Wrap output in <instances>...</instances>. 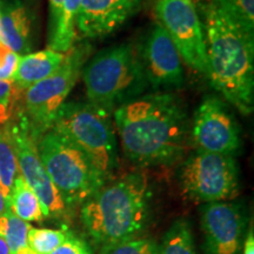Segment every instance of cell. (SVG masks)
Wrapping results in <instances>:
<instances>
[{"instance_id": "obj_1", "label": "cell", "mask_w": 254, "mask_h": 254, "mask_svg": "<svg viewBox=\"0 0 254 254\" xmlns=\"http://www.w3.org/2000/svg\"><path fill=\"white\" fill-rule=\"evenodd\" d=\"M113 120L124 153L133 164L171 165L185 153L190 122L177 95L142 94L114 111Z\"/></svg>"}, {"instance_id": "obj_2", "label": "cell", "mask_w": 254, "mask_h": 254, "mask_svg": "<svg viewBox=\"0 0 254 254\" xmlns=\"http://www.w3.org/2000/svg\"><path fill=\"white\" fill-rule=\"evenodd\" d=\"M207 77L215 91L243 114L254 109V36L209 1L204 7Z\"/></svg>"}, {"instance_id": "obj_3", "label": "cell", "mask_w": 254, "mask_h": 254, "mask_svg": "<svg viewBox=\"0 0 254 254\" xmlns=\"http://www.w3.org/2000/svg\"><path fill=\"white\" fill-rule=\"evenodd\" d=\"M151 212L147 177L133 172L106 182L81 205L85 230L101 246L141 237Z\"/></svg>"}, {"instance_id": "obj_4", "label": "cell", "mask_w": 254, "mask_h": 254, "mask_svg": "<svg viewBox=\"0 0 254 254\" xmlns=\"http://www.w3.org/2000/svg\"><path fill=\"white\" fill-rule=\"evenodd\" d=\"M81 74L88 103L110 114L148 87L138 49L131 44L100 51Z\"/></svg>"}, {"instance_id": "obj_5", "label": "cell", "mask_w": 254, "mask_h": 254, "mask_svg": "<svg viewBox=\"0 0 254 254\" xmlns=\"http://www.w3.org/2000/svg\"><path fill=\"white\" fill-rule=\"evenodd\" d=\"M51 129L86 154L109 182L118 167V144L110 113L90 103L65 101Z\"/></svg>"}, {"instance_id": "obj_6", "label": "cell", "mask_w": 254, "mask_h": 254, "mask_svg": "<svg viewBox=\"0 0 254 254\" xmlns=\"http://www.w3.org/2000/svg\"><path fill=\"white\" fill-rule=\"evenodd\" d=\"M37 147L66 207L82 205L107 182L86 154L53 129L38 139Z\"/></svg>"}, {"instance_id": "obj_7", "label": "cell", "mask_w": 254, "mask_h": 254, "mask_svg": "<svg viewBox=\"0 0 254 254\" xmlns=\"http://www.w3.org/2000/svg\"><path fill=\"white\" fill-rule=\"evenodd\" d=\"M90 51L87 45L72 47L53 74L25 90L24 118L37 141L52 127L59 109L80 77Z\"/></svg>"}, {"instance_id": "obj_8", "label": "cell", "mask_w": 254, "mask_h": 254, "mask_svg": "<svg viewBox=\"0 0 254 254\" xmlns=\"http://www.w3.org/2000/svg\"><path fill=\"white\" fill-rule=\"evenodd\" d=\"M179 182L193 201H231L239 193V166L232 155L196 150L180 167Z\"/></svg>"}, {"instance_id": "obj_9", "label": "cell", "mask_w": 254, "mask_h": 254, "mask_svg": "<svg viewBox=\"0 0 254 254\" xmlns=\"http://www.w3.org/2000/svg\"><path fill=\"white\" fill-rule=\"evenodd\" d=\"M154 13L167 32L183 62L207 75L205 34L198 8L190 0H157Z\"/></svg>"}, {"instance_id": "obj_10", "label": "cell", "mask_w": 254, "mask_h": 254, "mask_svg": "<svg viewBox=\"0 0 254 254\" xmlns=\"http://www.w3.org/2000/svg\"><path fill=\"white\" fill-rule=\"evenodd\" d=\"M6 128L13 142L19 172L39 199L44 218H62L67 207L41 163L37 140L31 134L26 119L21 116Z\"/></svg>"}, {"instance_id": "obj_11", "label": "cell", "mask_w": 254, "mask_h": 254, "mask_svg": "<svg viewBox=\"0 0 254 254\" xmlns=\"http://www.w3.org/2000/svg\"><path fill=\"white\" fill-rule=\"evenodd\" d=\"M190 138L198 151L234 157L241 147V133L224 101L213 95L200 103L193 116Z\"/></svg>"}, {"instance_id": "obj_12", "label": "cell", "mask_w": 254, "mask_h": 254, "mask_svg": "<svg viewBox=\"0 0 254 254\" xmlns=\"http://www.w3.org/2000/svg\"><path fill=\"white\" fill-rule=\"evenodd\" d=\"M205 254H241L249 217L239 202L218 201L199 208Z\"/></svg>"}, {"instance_id": "obj_13", "label": "cell", "mask_w": 254, "mask_h": 254, "mask_svg": "<svg viewBox=\"0 0 254 254\" xmlns=\"http://www.w3.org/2000/svg\"><path fill=\"white\" fill-rule=\"evenodd\" d=\"M148 86L153 90H167L183 86V59L167 32L159 24L151 28L138 47Z\"/></svg>"}, {"instance_id": "obj_14", "label": "cell", "mask_w": 254, "mask_h": 254, "mask_svg": "<svg viewBox=\"0 0 254 254\" xmlns=\"http://www.w3.org/2000/svg\"><path fill=\"white\" fill-rule=\"evenodd\" d=\"M146 0H80L77 36L84 39L106 37L138 13Z\"/></svg>"}, {"instance_id": "obj_15", "label": "cell", "mask_w": 254, "mask_h": 254, "mask_svg": "<svg viewBox=\"0 0 254 254\" xmlns=\"http://www.w3.org/2000/svg\"><path fill=\"white\" fill-rule=\"evenodd\" d=\"M31 20L27 9L18 0L0 4V44L17 55L31 50Z\"/></svg>"}, {"instance_id": "obj_16", "label": "cell", "mask_w": 254, "mask_h": 254, "mask_svg": "<svg viewBox=\"0 0 254 254\" xmlns=\"http://www.w3.org/2000/svg\"><path fill=\"white\" fill-rule=\"evenodd\" d=\"M66 58V53L51 49L20 56L12 81L20 91L27 90L51 74H53Z\"/></svg>"}, {"instance_id": "obj_17", "label": "cell", "mask_w": 254, "mask_h": 254, "mask_svg": "<svg viewBox=\"0 0 254 254\" xmlns=\"http://www.w3.org/2000/svg\"><path fill=\"white\" fill-rule=\"evenodd\" d=\"M6 202L12 213L28 224L41 221L44 219L39 199L20 174L15 178Z\"/></svg>"}, {"instance_id": "obj_18", "label": "cell", "mask_w": 254, "mask_h": 254, "mask_svg": "<svg viewBox=\"0 0 254 254\" xmlns=\"http://www.w3.org/2000/svg\"><path fill=\"white\" fill-rule=\"evenodd\" d=\"M80 0H64L62 15L53 36L49 39V49L60 53L71 51L77 39V17Z\"/></svg>"}, {"instance_id": "obj_19", "label": "cell", "mask_w": 254, "mask_h": 254, "mask_svg": "<svg viewBox=\"0 0 254 254\" xmlns=\"http://www.w3.org/2000/svg\"><path fill=\"white\" fill-rule=\"evenodd\" d=\"M158 254H198L189 220L182 218L173 222L159 244Z\"/></svg>"}, {"instance_id": "obj_20", "label": "cell", "mask_w": 254, "mask_h": 254, "mask_svg": "<svg viewBox=\"0 0 254 254\" xmlns=\"http://www.w3.org/2000/svg\"><path fill=\"white\" fill-rule=\"evenodd\" d=\"M19 172L17 154L7 128H0V187L7 200Z\"/></svg>"}, {"instance_id": "obj_21", "label": "cell", "mask_w": 254, "mask_h": 254, "mask_svg": "<svg viewBox=\"0 0 254 254\" xmlns=\"http://www.w3.org/2000/svg\"><path fill=\"white\" fill-rule=\"evenodd\" d=\"M227 17L251 36H254V0H211Z\"/></svg>"}, {"instance_id": "obj_22", "label": "cell", "mask_w": 254, "mask_h": 254, "mask_svg": "<svg viewBox=\"0 0 254 254\" xmlns=\"http://www.w3.org/2000/svg\"><path fill=\"white\" fill-rule=\"evenodd\" d=\"M69 232L66 230L30 227L27 234V245L37 254H51L62 245Z\"/></svg>"}, {"instance_id": "obj_23", "label": "cell", "mask_w": 254, "mask_h": 254, "mask_svg": "<svg viewBox=\"0 0 254 254\" xmlns=\"http://www.w3.org/2000/svg\"><path fill=\"white\" fill-rule=\"evenodd\" d=\"M159 244L146 237H138L134 239L122 241L101 246L99 254H158Z\"/></svg>"}, {"instance_id": "obj_24", "label": "cell", "mask_w": 254, "mask_h": 254, "mask_svg": "<svg viewBox=\"0 0 254 254\" xmlns=\"http://www.w3.org/2000/svg\"><path fill=\"white\" fill-rule=\"evenodd\" d=\"M6 215H7V226H6L4 239L7 243L11 253L15 254L18 251L28 246L27 234L31 225L14 215L9 209L6 211Z\"/></svg>"}, {"instance_id": "obj_25", "label": "cell", "mask_w": 254, "mask_h": 254, "mask_svg": "<svg viewBox=\"0 0 254 254\" xmlns=\"http://www.w3.org/2000/svg\"><path fill=\"white\" fill-rule=\"evenodd\" d=\"M19 91L12 80H0V124L7 123L13 116Z\"/></svg>"}, {"instance_id": "obj_26", "label": "cell", "mask_w": 254, "mask_h": 254, "mask_svg": "<svg viewBox=\"0 0 254 254\" xmlns=\"http://www.w3.org/2000/svg\"><path fill=\"white\" fill-rule=\"evenodd\" d=\"M51 254H93L86 240L69 232L68 237Z\"/></svg>"}, {"instance_id": "obj_27", "label": "cell", "mask_w": 254, "mask_h": 254, "mask_svg": "<svg viewBox=\"0 0 254 254\" xmlns=\"http://www.w3.org/2000/svg\"><path fill=\"white\" fill-rule=\"evenodd\" d=\"M19 57L20 56L0 44V80H12Z\"/></svg>"}, {"instance_id": "obj_28", "label": "cell", "mask_w": 254, "mask_h": 254, "mask_svg": "<svg viewBox=\"0 0 254 254\" xmlns=\"http://www.w3.org/2000/svg\"><path fill=\"white\" fill-rule=\"evenodd\" d=\"M64 0H49L50 6V19H49V39L53 36L58 26L62 15Z\"/></svg>"}, {"instance_id": "obj_29", "label": "cell", "mask_w": 254, "mask_h": 254, "mask_svg": "<svg viewBox=\"0 0 254 254\" xmlns=\"http://www.w3.org/2000/svg\"><path fill=\"white\" fill-rule=\"evenodd\" d=\"M243 254H254V236H253V227L251 226L247 231L245 239L243 244Z\"/></svg>"}, {"instance_id": "obj_30", "label": "cell", "mask_w": 254, "mask_h": 254, "mask_svg": "<svg viewBox=\"0 0 254 254\" xmlns=\"http://www.w3.org/2000/svg\"><path fill=\"white\" fill-rule=\"evenodd\" d=\"M7 202H6V199L4 196V193H2L1 187H0V215H2L7 211Z\"/></svg>"}, {"instance_id": "obj_31", "label": "cell", "mask_w": 254, "mask_h": 254, "mask_svg": "<svg viewBox=\"0 0 254 254\" xmlns=\"http://www.w3.org/2000/svg\"><path fill=\"white\" fill-rule=\"evenodd\" d=\"M0 254H12L8 249L7 243L2 237H0Z\"/></svg>"}, {"instance_id": "obj_32", "label": "cell", "mask_w": 254, "mask_h": 254, "mask_svg": "<svg viewBox=\"0 0 254 254\" xmlns=\"http://www.w3.org/2000/svg\"><path fill=\"white\" fill-rule=\"evenodd\" d=\"M190 1L193 2V4H194L195 6H196V8L199 7V4H200V0H190Z\"/></svg>"}]
</instances>
